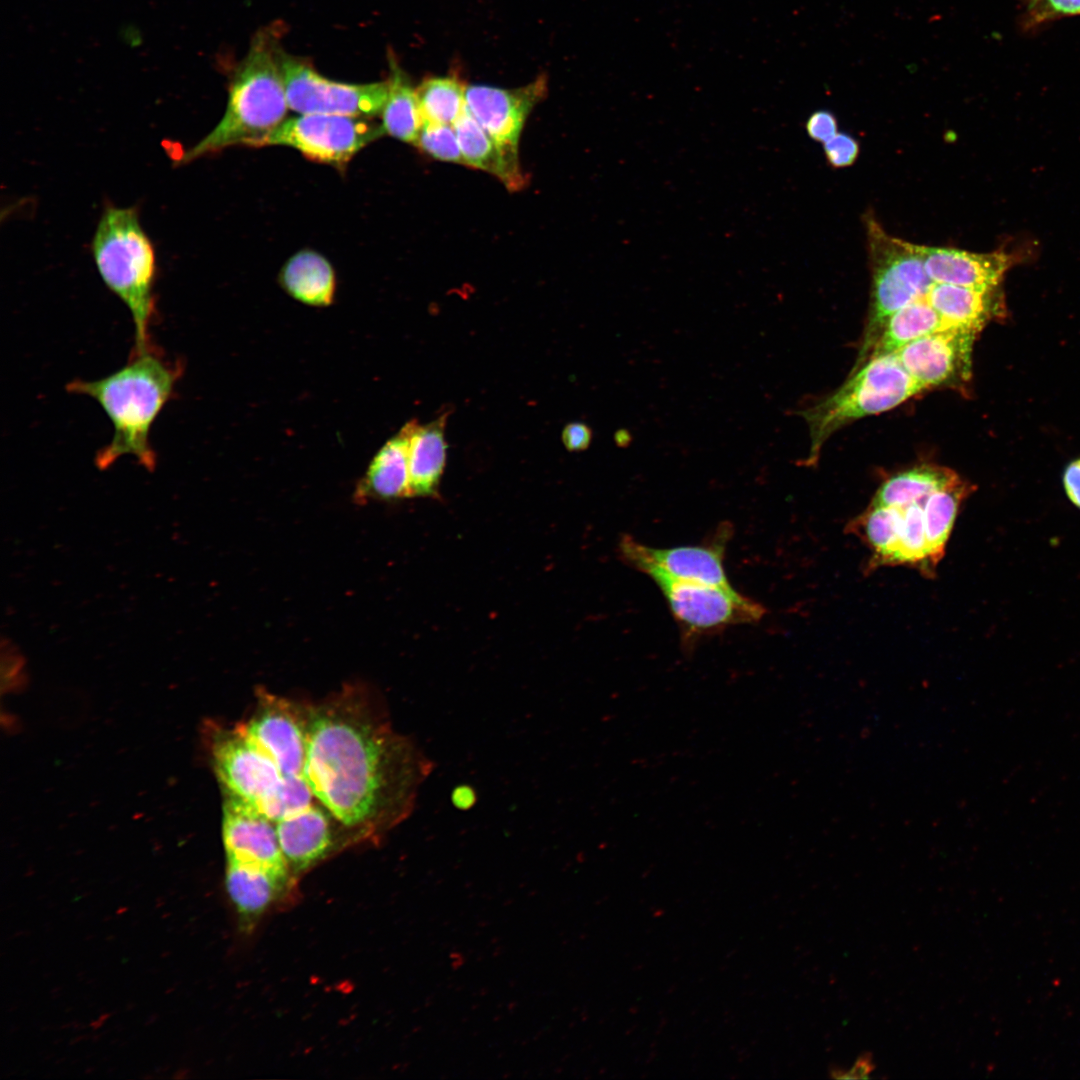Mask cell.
Here are the masks:
<instances>
[{"label":"cell","instance_id":"9a60e30c","mask_svg":"<svg viewBox=\"0 0 1080 1080\" xmlns=\"http://www.w3.org/2000/svg\"><path fill=\"white\" fill-rule=\"evenodd\" d=\"M223 841L227 861L292 876L278 841L275 823L252 805L228 793H225L223 807Z\"/></svg>","mask_w":1080,"mask_h":1080},{"label":"cell","instance_id":"d4e9b609","mask_svg":"<svg viewBox=\"0 0 1080 1080\" xmlns=\"http://www.w3.org/2000/svg\"><path fill=\"white\" fill-rule=\"evenodd\" d=\"M975 487L960 479L935 491L924 500V525L928 547V562L932 573L943 558L945 546L962 502Z\"/></svg>","mask_w":1080,"mask_h":1080},{"label":"cell","instance_id":"44dd1931","mask_svg":"<svg viewBox=\"0 0 1080 1080\" xmlns=\"http://www.w3.org/2000/svg\"><path fill=\"white\" fill-rule=\"evenodd\" d=\"M925 299L950 325L977 332L998 317L1003 308L999 287L978 290L933 282Z\"/></svg>","mask_w":1080,"mask_h":1080},{"label":"cell","instance_id":"7a4b0ae2","mask_svg":"<svg viewBox=\"0 0 1080 1080\" xmlns=\"http://www.w3.org/2000/svg\"><path fill=\"white\" fill-rule=\"evenodd\" d=\"M183 374L179 361L167 359L156 347L133 351L128 362L115 372L96 380L75 379L70 393L94 399L113 426L110 442L95 457L105 470L123 456H132L148 472L154 471L156 453L150 432L156 418L174 396Z\"/></svg>","mask_w":1080,"mask_h":1080},{"label":"cell","instance_id":"7402d4cb","mask_svg":"<svg viewBox=\"0 0 1080 1080\" xmlns=\"http://www.w3.org/2000/svg\"><path fill=\"white\" fill-rule=\"evenodd\" d=\"M465 166L495 176L510 191L527 184L519 159L506 155L466 108L453 124Z\"/></svg>","mask_w":1080,"mask_h":1080},{"label":"cell","instance_id":"d6986e66","mask_svg":"<svg viewBox=\"0 0 1080 1080\" xmlns=\"http://www.w3.org/2000/svg\"><path fill=\"white\" fill-rule=\"evenodd\" d=\"M411 429L412 420L378 450L356 485L354 500L357 503L410 497L408 448Z\"/></svg>","mask_w":1080,"mask_h":1080},{"label":"cell","instance_id":"30bf717a","mask_svg":"<svg viewBox=\"0 0 1080 1080\" xmlns=\"http://www.w3.org/2000/svg\"><path fill=\"white\" fill-rule=\"evenodd\" d=\"M210 749L225 793L238 797L266 816L284 780L274 761L249 738L240 723L232 728L215 727Z\"/></svg>","mask_w":1080,"mask_h":1080},{"label":"cell","instance_id":"d590c367","mask_svg":"<svg viewBox=\"0 0 1080 1080\" xmlns=\"http://www.w3.org/2000/svg\"><path fill=\"white\" fill-rule=\"evenodd\" d=\"M1063 485L1070 502L1080 509V458L1070 462L1064 469Z\"/></svg>","mask_w":1080,"mask_h":1080},{"label":"cell","instance_id":"5b68a950","mask_svg":"<svg viewBox=\"0 0 1080 1080\" xmlns=\"http://www.w3.org/2000/svg\"><path fill=\"white\" fill-rule=\"evenodd\" d=\"M923 391L895 353L868 359L833 393L796 412L809 430L806 463H815L826 440L845 425L890 410Z\"/></svg>","mask_w":1080,"mask_h":1080},{"label":"cell","instance_id":"e0dca14e","mask_svg":"<svg viewBox=\"0 0 1080 1080\" xmlns=\"http://www.w3.org/2000/svg\"><path fill=\"white\" fill-rule=\"evenodd\" d=\"M335 819L323 805L313 803L275 823L282 853L294 878L326 858L343 840L333 823Z\"/></svg>","mask_w":1080,"mask_h":1080},{"label":"cell","instance_id":"8d00e7d4","mask_svg":"<svg viewBox=\"0 0 1080 1080\" xmlns=\"http://www.w3.org/2000/svg\"><path fill=\"white\" fill-rule=\"evenodd\" d=\"M451 801L456 808L466 810L475 804L476 793L469 785H461L453 790Z\"/></svg>","mask_w":1080,"mask_h":1080},{"label":"cell","instance_id":"4dcf8cb0","mask_svg":"<svg viewBox=\"0 0 1080 1080\" xmlns=\"http://www.w3.org/2000/svg\"><path fill=\"white\" fill-rule=\"evenodd\" d=\"M415 145L433 159L465 165L453 125L424 122Z\"/></svg>","mask_w":1080,"mask_h":1080},{"label":"cell","instance_id":"ab89813d","mask_svg":"<svg viewBox=\"0 0 1080 1080\" xmlns=\"http://www.w3.org/2000/svg\"><path fill=\"white\" fill-rule=\"evenodd\" d=\"M830 1076L835 1079H847V1072L838 1066H832L829 1070Z\"/></svg>","mask_w":1080,"mask_h":1080},{"label":"cell","instance_id":"484cf974","mask_svg":"<svg viewBox=\"0 0 1080 1080\" xmlns=\"http://www.w3.org/2000/svg\"><path fill=\"white\" fill-rule=\"evenodd\" d=\"M961 478L949 468L924 464L896 473L884 481L872 500L873 506H902L946 488Z\"/></svg>","mask_w":1080,"mask_h":1080},{"label":"cell","instance_id":"f1b7e54d","mask_svg":"<svg viewBox=\"0 0 1080 1080\" xmlns=\"http://www.w3.org/2000/svg\"><path fill=\"white\" fill-rule=\"evenodd\" d=\"M466 88L451 77L424 80L416 88L424 121L453 125L466 109Z\"/></svg>","mask_w":1080,"mask_h":1080},{"label":"cell","instance_id":"3957f363","mask_svg":"<svg viewBox=\"0 0 1080 1080\" xmlns=\"http://www.w3.org/2000/svg\"><path fill=\"white\" fill-rule=\"evenodd\" d=\"M278 32L265 29L252 40L234 72L227 107L213 130L186 151L182 162L236 145L261 147L284 120L288 102L280 68Z\"/></svg>","mask_w":1080,"mask_h":1080},{"label":"cell","instance_id":"f546056e","mask_svg":"<svg viewBox=\"0 0 1080 1080\" xmlns=\"http://www.w3.org/2000/svg\"><path fill=\"white\" fill-rule=\"evenodd\" d=\"M925 497L901 506V532L891 565L909 564L929 576L933 573L928 562L925 535L923 509Z\"/></svg>","mask_w":1080,"mask_h":1080},{"label":"cell","instance_id":"83f0119b","mask_svg":"<svg viewBox=\"0 0 1080 1080\" xmlns=\"http://www.w3.org/2000/svg\"><path fill=\"white\" fill-rule=\"evenodd\" d=\"M902 525L901 506H873L853 520L848 530L854 532L874 552L871 564L891 565Z\"/></svg>","mask_w":1080,"mask_h":1080},{"label":"cell","instance_id":"836d02e7","mask_svg":"<svg viewBox=\"0 0 1080 1080\" xmlns=\"http://www.w3.org/2000/svg\"><path fill=\"white\" fill-rule=\"evenodd\" d=\"M837 128L838 125L834 115L824 110L814 112L806 123L808 135L823 144L838 133Z\"/></svg>","mask_w":1080,"mask_h":1080},{"label":"cell","instance_id":"ac0fdd59","mask_svg":"<svg viewBox=\"0 0 1080 1080\" xmlns=\"http://www.w3.org/2000/svg\"><path fill=\"white\" fill-rule=\"evenodd\" d=\"M291 875L227 861L226 888L234 904L241 928L250 931L265 912L289 891Z\"/></svg>","mask_w":1080,"mask_h":1080},{"label":"cell","instance_id":"f35d334b","mask_svg":"<svg viewBox=\"0 0 1080 1080\" xmlns=\"http://www.w3.org/2000/svg\"><path fill=\"white\" fill-rule=\"evenodd\" d=\"M614 440L618 447L626 448L631 444L633 436L627 429H618L614 434Z\"/></svg>","mask_w":1080,"mask_h":1080},{"label":"cell","instance_id":"e575fe53","mask_svg":"<svg viewBox=\"0 0 1080 1080\" xmlns=\"http://www.w3.org/2000/svg\"><path fill=\"white\" fill-rule=\"evenodd\" d=\"M561 437L568 451L579 452L586 450L590 446L593 433L585 423L571 422L564 427Z\"/></svg>","mask_w":1080,"mask_h":1080},{"label":"cell","instance_id":"ba28073f","mask_svg":"<svg viewBox=\"0 0 1080 1080\" xmlns=\"http://www.w3.org/2000/svg\"><path fill=\"white\" fill-rule=\"evenodd\" d=\"M384 135L382 126L368 118L301 114L284 120L263 146L292 147L311 161L343 169L365 146Z\"/></svg>","mask_w":1080,"mask_h":1080},{"label":"cell","instance_id":"74e56055","mask_svg":"<svg viewBox=\"0 0 1080 1080\" xmlns=\"http://www.w3.org/2000/svg\"><path fill=\"white\" fill-rule=\"evenodd\" d=\"M874 1068L872 1055L865 1052L857 1058L853 1067L847 1072V1079L867 1078Z\"/></svg>","mask_w":1080,"mask_h":1080},{"label":"cell","instance_id":"2e32d148","mask_svg":"<svg viewBox=\"0 0 1080 1080\" xmlns=\"http://www.w3.org/2000/svg\"><path fill=\"white\" fill-rule=\"evenodd\" d=\"M924 266L936 283H948L978 290L998 288L1006 271L1021 262L1024 254L998 249L975 253L955 248L921 245Z\"/></svg>","mask_w":1080,"mask_h":1080},{"label":"cell","instance_id":"d6a6232c","mask_svg":"<svg viewBox=\"0 0 1080 1080\" xmlns=\"http://www.w3.org/2000/svg\"><path fill=\"white\" fill-rule=\"evenodd\" d=\"M824 152L832 167L843 168L855 162L859 153V145L850 135L837 133L824 143Z\"/></svg>","mask_w":1080,"mask_h":1080},{"label":"cell","instance_id":"5bb4252c","mask_svg":"<svg viewBox=\"0 0 1080 1080\" xmlns=\"http://www.w3.org/2000/svg\"><path fill=\"white\" fill-rule=\"evenodd\" d=\"M546 89L544 78L516 89L472 85L466 88V108L506 155L519 159L524 124Z\"/></svg>","mask_w":1080,"mask_h":1080},{"label":"cell","instance_id":"52a82bcc","mask_svg":"<svg viewBox=\"0 0 1080 1080\" xmlns=\"http://www.w3.org/2000/svg\"><path fill=\"white\" fill-rule=\"evenodd\" d=\"M664 595L671 614L688 646L696 639L728 627L758 623L766 608L733 587L674 580L664 576L651 578Z\"/></svg>","mask_w":1080,"mask_h":1080},{"label":"cell","instance_id":"1f68e13d","mask_svg":"<svg viewBox=\"0 0 1080 1080\" xmlns=\"http://www.w3.org/2000/svg\"><path fill=\"white\" fill-rule=\"evenodd\" d=\"M1080 15V0H1028L1024 24L1034 28L1045 23Z\"/></svg>","mask_w":1080,"mask_h":1080},{"label":"cell","instance_id":"4316f807","mask_svg":"<svg viewBox=\"0 0 1080 1080\" xmlns=\"http://www.w3.org/2000/svg\"><path fill=\"white\" fill-rule=\"evenodd\" d=\"M391 68L388 97L381 112V126L384 134L415 144L425 122L416 88L411 86L406 75L395 63H392Z\"/></svg>","mask_w":1080,"mask_h":1080},{"label":"cell","instance_id":"4fadbf2b","mask_svg":"<svg viewBox=\"0 0 1080 1080\" xmlns=\"http://www.w3.org/2000/svg\"><path fill=\"white\" fill-rule=\"evenodd\" d=\"M978 333L952 326L913 340L895 355L925 390L959 388L971 378L972 349Z\"/></svg>","mask_w":1080,"mask_h":1080},{"label":"cell","instance_id":"6da1fadb","mask_svg":"<svg viewBox=\"0 0 1080 1080\" xmlns=\"http://www.w3.org/2000/svg\"><path fill=\"white\" fill-rule=\"evenodd\" d=\"M304 778L354 840H377L414 809L433 762L394 731L368 690L345 686L305 705Z\"/></svg>","mask_w":1080,"mask_h":1080},{"label":"cell","instance_id":"ffe728a7","mask_svg":"<svg viewBox=\"0 0 1080 1080\" xmlns=\"http://www.w3.org/2000/svg\"><path fill=\"white\" fill-rule=\"evenodd\" d=\"M449 412L420 425L412 420L408 458L410 496L436 497L446 463L445 426Z\"/></svg>","mask_w":1080,"mask_h":1080},{"label":"cell","instance_id":"603a6c76","mask_svg":"<svg viewBox=\"0 0 1080 1080\" xmlns=\"http://www.w3.org/2000/svg\"><path fill=\"white\" fill-rule=\"evenodd\" d=\"M279 282L291 297L306 305L325 307L334 300V269L313 250H301L289 258L280 271Z\"/></svg>","mask_w":1080,"mask_h":1080},{"label":"cell","instance_id":"cb8c5ba5","mask_svg":"<svg viewBox=\"0 0 1080 1080\" xmlns=\"http://www.w3.org/2000/svg\"><path fill=\"white\" fill-rule=\"evenodd\" d=\"M949 327L952 325L942 318L925 297L917 299L887 318L867 360L893 354L913 340Z\"/></svg>","mask_w":1080,"mask_h":1080},{"label":"cell","instance_id":"9c48e42d","mask_svg":"<svg viewBox=\"0 0 1080 1080\" xmlns=\"http://www.w3.org/2000/svg\"><path fill=\"white\" fill-rule=\"evenodd\" d=\"M280 68L288 106L301 114H333L369 118L380 114L389 82L339 83L318 74L304 60L280 51Z\"/></svg>","mask_w":1080,"mask_h":1080},{"label":"cell","instance_id":"277c9868","mask_svg":"<svg viewBox=\"0 0 1080 1080\" xmlns=\"http://www.w3.org/2000/svg\"><path fill=\"white\" fill-rule=\"evenodd\" d=\"M91 252L104 284L131 313L134 351L150 349L153 346L150 328L156 313L157 262L138 210L106 206L91 241Z\"/></svg>","mask_w":1080,"mask_h":1080},{"label":"cell","instance_id":"8fae6325","mask_svg":"<svg viewBox=\"0 0 1080 1080\" xmlns=\"http://www.w3.org/2000/svg\"><path fill=\"white\" fill-rule=\"evenodd\" d=\"M732 534L733 527L725 522L704 543L671 548L650 547L633 536L624 535L619 542V552L628 565L650 578L664 576L732 587L724 569L726 547Z\"/></svg>","mask_w":1080,"mask_h":1080},{"label":"cell","instance_id":"8992f818","mask_svg":"<svg viewBox=\"0 0 1080 1080\" xmlns=\"http://www.w3.org/2000/svg\"><path fill=\"white\" fill-rule=\"evenodd\" d=\"M872 293L857 370L867 360L887 318L905 305L924 298L933 281L926 273L921 245L889 235L866 215Z\"/></svg>","mask_w":1080,"mask_h":1080},{"label":"cell","instance_id":"7c38bea8","mask_svg":"<svg viewBox=\"0 0 1080 1080\" xmlns=\"http://www.w3.org/2000/svg\"><path fill=\"white\" fill-rule=\"evenodd\" d=\"M252 714L240 725L277 765L284 778L304 777L306 710L265 689L257 690Z\"/></svg>","mask_w":1080,"mask_h":1080}]
</instances>
